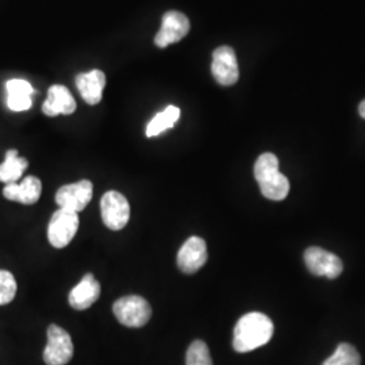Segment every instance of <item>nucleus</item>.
I'll list each match as a JSON object with an SVG mask.
<instances>
[{"instance_id": "24", "label": "nucleus", "mask_w": 365, "mask_h": 365, "mask_svg": "<svg viewBox=\"0 0 365 365\" xmlns=\"http://www.w3.org/2000/svg\"><path fill=\"white\" fill-rule=\"evenodd\" d=\"M359 114H360V117L365 119V101H363L359 106Z\"/></svg>"}, {"instance_id": "4", "label": "nucleus", "mask_w": 365, "mask_h": 365, "mask_svg": "<svg viewBox=\"0 0 365 365\" xmlns=\"http://www.w3.org/2000/svg\"><path fill=\"white\" fill-rule=\"evenodd\" d=\"M101 212L110 230H122L130 220L129 200L118 191H108L101 199Z\"/></svg>"}, {"instance_id": "18", "label": "nucleus", "mask_w": 365, "mask_h": 365, "mask_svg": "<svg viewBox=\"0 0 365 365\" xmlns=\"http://www.w3.org/2000/svg\"><path fill=\"white\" fill-rule=\"evenodd\" d=\"M361 364V357L357 349L346 342L339 344L336 349L327 361L322 365H360Z\"/></svg>"}, {"instance_id": "23", "label": "nucleus", "mask_w": 365, "mask_h": 365, "mask_svg": "<svg viewBox=\"0 0 365 365\" xmlns=\"http://www.w3.org/2000/svg\"><path fill=\"white\" fill-rule=\"evenodd\" d=\"M7 106L13 111H26L31 107V96L24 95H9L7 96Z\"/></svg>"}, {"instance_id": "10", "label": "nucleus", "mask_w": 365, "mask_h": 365, "mask_svg": "<svg viewBox=\"0 0 365 365\" xmlns=\"http://www.w3.org/2000/svg\"><path fill=\"white\" fill-rule=\"evenodd\" d=\"M207 261V245L200 237H190L178 253V267L187 274L197 272Z\"/></svg>"}, {"instance_id": "5", "label": "nucleus", "mask_w": 365, "mask_h": 365, "mask_svg": "<svg viewBox=\"0 0 365 365\" xmlns=\"http://www.w3.org/2000/svg\"><path fill=\"white\" fill-rule=\"evenodd\" d=\"M73 356V342L69 333L63 327L51 325L48 327V345L43 351L46 365H66Z\"/></svg>"}, {"instance_id": "13", "label": "nucleus", "mask_w": 365, "mask_h": 365, "mask_svg": "<svg viewBox=\"0 0 365 365\" xmlns=\"http://www.w3.org/2000/svg\"><path fill=\"white\" fill-rule=\"evenodd\" d=\"M101 298V284L92 274H87L69 294V304L75 310H87Z\"/></svg>"}, {"instance_id": "9", "label": "nucleus", "mask_w": 365, "mask_h": 365, "mask_svg": "<svg viewBox=\"0 0 365 365\" xmlns=\"http://www.w3.org/2000/svg\"><path fill=\"white\" fill-rule=\"evenodd\" d=\"M190 21L182 13L168 11L164 14L160 31L155 37V43L158 48H167L175 42L182 41L190 31Z\"/></svg>"}, {"instance_id": "12", "label": "nucleus", "mask_w": 365, "mask_h": 365, "mask_svg": "<svg viewBox=\"0 0 365 365\" xmlns=\"http://www.w3.org/2000/svg\"><path fill=\"white\" fill-rule=\"evenodd\" d=\"M42 192V182L36 176H27L21 182L6 184L3 188V195L7 200L18 202L22 205L37 203Z\"/></svg>"}, {"instance_id": "1", "label": "nucleus", "mask_w": 365, "mask_h": 365, "mask_svg": "<svg viewBox=\"0 0 365 365\" xmlns=\"http://www.w3.org/2000/svg\"><path fill=\"white\" fill-rule=\"evenodd\" d=\"M274 336V324L265 314L249 313L240 318L235 327V352H252L268 344Z\"/></svg>"}, {"instance_id": "14", "label": "nucleus", "mask_w": 365, "mask_h": 365, "mask_svg": "<svg viewBox=\"0 0 365 365\" xmlns=\"http://www.w3.org/2000/svg\"><path fill=\"white\" fill-rule=\"evenodd\" d=\"M106 86V75L99 69H92L90 72L80 73L76 78V87L88 105H98L102 101V95Z\"/></svg>"}, {"instance_id": "6", "label": "nucleus", "mask_w": 365, "mask_h": 365, "mask_svg": "<svg viewBox=\"0 0 365 365\" xmlns=\"http://www.w3.org/2000/svg\"><path fill=\"white\" fill-rule=\"evenodd\" d=\"M93 195V185L90 180H80L63 185L56 194V203L60 209L80 212L88 206Z\"/></svg>"}, {"instance_id": "16", "label": "nucleus", "mask_w": 365, "mask_h": 365, "mask_svg": "<svg viewBox=\"0 0 365 365\" xmlns=\"http://www.w3.org/2000/svg\"><path fill=\"white\" fill-rule=\"evenodd\" d=\"M257 182L260 185L262 196H265L269 200H284L289 192V182L283 173H280V170Z\"/></svg>"}, {"instance_id": "17", "label": "nucleus", "mask_w": 365, "mask_h": 365, "mask_svg": "<svg viewBox=\"0 0 365 365\" xmlns=\"http://www.w3.org/2000/svg\"><path fill=\"white\" fill-rule=\"evenodd\" d=\"M180 118V108L176 106H168L164 111L158 113L146 126V135L156 137L167 129H172Z\"/></svg>"}, {"instance_id": "15", "label": "nucleus", "mask_w": 365, "mask_h": 365, "mask_svg": "<svg viewBox=\"0 0 365 365\" xmlns=\"http://www.w3.org/2000/svg\"><path fill=\"white\" fill-rule=\"evenodd\" d=\"M29 167V161L24 157L18 156V150L10 149L6 153L4 163L0 164V182L4 184L16 182Z\"/></svg>"}, {"instance_id": "7", "label": "nucleus", "mask_w": 365, "mask_h": 365, "mask_svg": "<svg viewBox=\"0 0 365 365\" xmlns=\"http://www.w3.org/2000/svg\"><path fill=\"white\" fill-rule=\"evenodd\" d=\"M304 262L312 274L325 276L327 279L339 277L344 269L342 261L339 256L318 247L306 249Z\"/></svg>"}, {"instance_id": "20", "label": "nucleus", "mask_w": 365, "mask_h": 365, "mask_svg": "<svg viewBox=\"0 0 365 365\" xmlns=\"http://www.w3.org/2000/svg\"><path fill=\"white\" fill-rule=\"evenodd\" d=\"M274 172H279V158L274 153H262L255 164V179L260 182Z\"/></svg>"}, {"instance_id": "19", "label": "nucleus", "mask_w": 365, "mask_h": 365, "mask_svg": "<svg viewBox=\"0 0 365 365\" xmlns=\"http://www.w3.org/2000/svg\"><path fill=\"white\" fill-rule=\"evenodd\" d=\"M185 365H214L206 342L196 339L185 354Z\"/></svg>"}, {"instance_id": "2", "label": "nucleus", "mask_w": 365, "mask_h": 365, "mask_svg": "<svg viewBox=\"0 0 365 365\" xmlns=\"http://www.w3.org/2000/svg\"><path fill=\"white\" fill-rule=\"evenodd\" d=\"M113 312L119 324L128 327H143L152 317V307L140 295H129L118 299L113 304Z\"/></svg>"}, {"instance_id": "21", "label": "nucleus", "mask_w": 365, "mask_h": 365, "mask_svg": "<svg viewBox=\"0 0 365 365\" xmlns=\"http://www.w3.org/2000/svg\"><path fill=\"white\" fill-rule=\"evenodd\" d=\"M16 280L11 272L0 269V306L9 304L16 295Z\"/></svg>"}, {"instance_id": "3", "label": "nucleus", "mask_w": 365, "mask_h": 365, "mask_svg": "<svg viewBox=\"0 0 365 365\" xmlns=\"http://www.w3.org/2000/svg\"><path fill=\"white\" fill-rule=\"evenodd\" d=\"M78 214L66 209H58L51 218L48 226V240L53 248L68 247L78 229Z\"/></svg>"}, {"instance_id": "8", "label": "nucleus", "mask_w": 365, "mask_h": 365, "mask_svg": "<svg viewBox=\"0 0 365 365\" xmlns=\"http://www.w3.org/2000/svg\"><path fill=\"white\" fill-rule=\"evenodd\" d=\"M211 72L214 78L225 87L233 86L240 78L235 49L230 46H220L212 53Z\"/></svg>"}, {"instance_id": "22", "label": "nucleus", "mask_w": 365, "mask_h": 365, "mask_svg": "<svg viewBox=\"0 0 365 365\" xmlns=\"http://www.w3.org/2000/svg\"><path fill=\"white\" fill-rule=\"evenodd\" d=\"M6 90L9 95H24V96H31L33 93V87L26 80L21 78H14L7 81Z\"/></svg>"}, {"instance_id": "11", "label": "nucleus", "mask_w": 365, "mask_h": 365, "mask_svg": "<svg viewBox=\"0 0 365 365\" xmlns=\"http://www.w3.org/2000/svg\"><path fill=\"white\" fill-rule=\"evenodd\" d=\"M76 101L66 86L54 84L48 91V98L42 105V113L48 117L69 115L76 111Z\"/></svg>"}]
</instances>
